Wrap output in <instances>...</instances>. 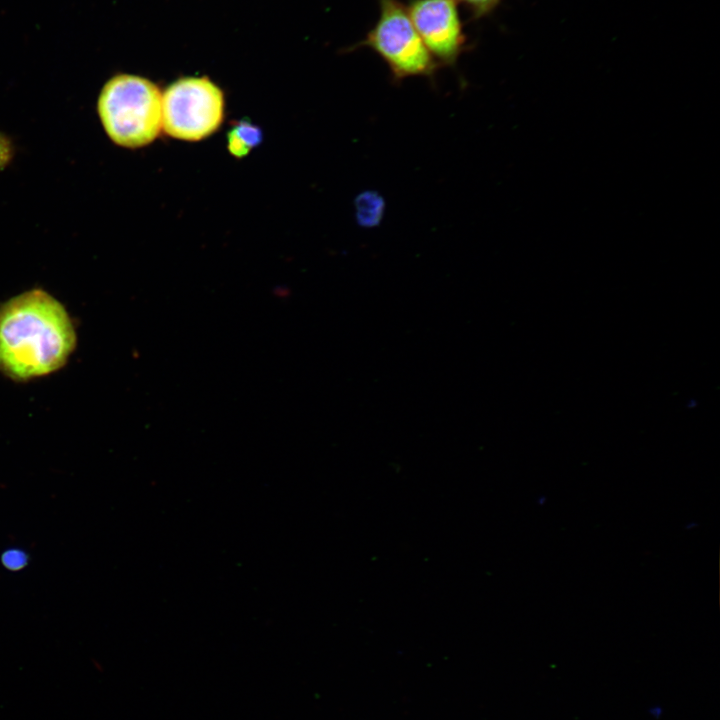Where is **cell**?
<instances>
[{
    "instance_id": "6da1fadb",
    "label": "cell",
    "mask_w": 720,
    "mask_h": 720,
    "mask_svg": "<svg viewBox=\"0 0 720 720\" xmlns=\"http://www.w3.org/2000/svg\"><path fill=\"white\" fill-rule=\"evenodd\" d=\"M76 345L65 308L40 289L22 293L0 308V368L15 379L61 368Z\"/></svg>"
},
{
    "instance_id": "7a4b0ae2",
    "label": "cell",
    "mask_w": 720,
    "mask_h": 720,
    "mask_svg": "<svg viewBox=\"0 0 720 720\" xmlns=\"http://www.w3.org/2000/svg\"><path fill=\"white\" fill-rule=\"evenodd\" d=\"M97 112L113 143L125 148L143 147L162 129V93L147 78L116 74L102 87Z\"/></svg>"
},
{
    "instance_id": "3957f363",
    "label": "cell",
    "mask_w": 720,
    "mask_h": 720,
    "mask_svg": "<svg viewBox=\"0 0 720 720\" xmlns=\"http://www.w3.org/2000/svg\"><path fill=\"white\" fill-rule=\"evenodd\" d=\"M379 17L366 36L349 50L367 47L387 64L393 81L434 76L438 64L399 0H378Z\"/></svg>"
},
{
    "instance_id": "277c9868",
    "label": "cell",
    "mask_w": 720,
    "mask_h": 720,
    "mask_svg": "<svg viewBox=\"0 0 720 720\" xmlns=\"http://www.w3.org/2000/svg\"><path fill=\"white\" fill-rule=\"evenodd\" d=\"M223 115V92L206 76L180 78L162 94V128L173 138L202 140L219 128Z\"/></svg>"
},
{
    "instance_id": "5b68a950",
    "label": "cell",
    "mask_w": 720,
    "mask_h": 720,
    "mask_svg": "<svg viewBox=\"0 0 720 720\" xmlns=\"http://www.w3.org/2000/svg\"><path fill=\"white\" fill-rule=\"evenodd\" d=\"M407 11L425 47L437 62L454 65L467 47L455 0H411Z\"/></svg>"
},
{
    "instance_id": "8992f818",
    "label": "cell",
    "mask_w": 720,
    "mask_h": 720,
    "mask_svg": "<svg viewBox=\"0 0 720 720\" xmlns=\"http://www.w3.org/2000/svg\"><path fill=\"white\" fill-rule=\"evenodd\" d=\"M227 140L229 152L241 158L262 141V132L249 120H240L230 128Z\"/></svg>"
},
{
    "instance_id": "52a82bcc",
    "label": "cell",
    "mask_w": 720,
    "mask_h": 720,
    "mask_svg": "<svg viewBox=\"0 0 720 720\" xmlns=\"http://www.w3.org/2000/svg\"><path fill=\"white\" fill-rule=\"evenodd\" d=\"M384 199L375 191L360 193L355 199V212L358 224L363 227H374L384 214Z\"/></svg>"
},
{
    "instance_id": "ba28073f",
    "label": "cell",
    "mask_w": 720,
    "mask_h": 720,
    "mask_svg": "<svg viewBox=\"0 0 720 720\" xmlns=\"http://www.w3.org/2000/svg\"><path fill=\"white\" fill-rule=\"evenodd\" d=\"M463 3L471 12L474 20L489 16L500 5L502 0H455Z\"/></svg>"
},
{
    "instance_id": "9c48e42d",
    "label": "cell",
    "mask_w": 720,
    "mask_h": 720,
    "mask_svg": "<svg viewBox=\"0 0 720 720\" xmlns=\"http://www.w3.org/2000/svg\"><path fill=\"white\" fill-rule=\"evenodd\" d=\"M28 554L18 548H10L5 550L1 555L2 565L10 571H19L28 564Z\"/></svg>"
},
{
    "instance_id": "30bf717a",
    "label": "cell",
    "mask_w": 720,
    "mask_h": 720,
    "mask_svg": "<svg viewBox=\"0 0 720 720\" xmlns=\"http://www.w3.org/2000/svg\"><path fill=\"white\" fill-rule=\"evenodd\" d=\"M14 147L10 138L0 133V170L5 168L13 158Z\"/></svg>"
}]
</instances>
